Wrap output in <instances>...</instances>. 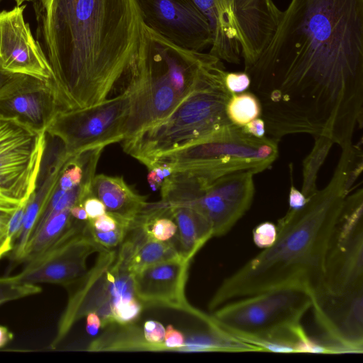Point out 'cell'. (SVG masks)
Wrapping results in <instances>:
<instances>
[{
    "mask_svg": "<svg viewBox=\"0 0 363 363\" xmlns=\"http://www.w3.org/2000/svg\"><path fill=\"white\" fill-rule=\"evenodd\" d=\"M244 131L252 136L262 138L266 133L265 124L263 119L257 118L242 127Z\"/></svg>",
    "mask_w": 363,
    "mask_h": 363,
    "instance_id": "8d00e7d4",
    "label": "cell"
},
{
    "mask_svg": "<svg viewBox=\"0 0 363 363\" xmlns=\"http://www.w3.org/2000/svg\"><path fill=\"white\" fill-rule=\"evenodd\" d=\"M123 84L130 96L124 140L167 118L185 99L169 69L162 36L145 24L140 47Z\"/></svg>",
    "mask_w": 363,
    "mask_h": 363,
    "instance_id": "52a82bcc",
    "label": "cell"
},
{
    "mask_svg": "<svg viewBox=\"0 0 363 363\" xmlns=\"http://www.w3.org/2000/svg\"><path fill=\"white\" fill-rule=\"evenodd\" d=\"M133 225L119 222L118 226L110 231H99L92 228L88 220V230L92 239L106 250L119 245L125 238Z\"/></svg>",
    "mask_w": 363,
    "mask_h": 363,
    "instance_id": "4316f807",
    "label": "cell"
},
{
    "mask_svg": "<svg viewBox=\"0 0 363 363\" xmlns=\"http://www.w3.org/2000/svg\"><path fill=\"white\" fill-rule=\"evenodd\" d=\"M143 304L137 298L118 303L112 311L113 324H131L139 317Z\"/></svg>",
    "mask_w": 363,
    "mask_h": 363,
    "instance_id": "83f0119b",
    "label": "cell"
},
{
    "mask_svg": "<svg viewBox=\"0 0 363 363\" xmlns=\"http://www.w3.org/2000/svg\"><path fill=\"white\" fill-rule=\"evenodd\" d=\"M12 74L7 72L0 67V86L11 77Z\"/></svg>",
    "mask_w": 363,
    "mask_h": 363,
    "instance_id": "60d3db41",
    "label": "cell"
},
{
    "mask_svg": "<svg viewBox=\"0 0 363 363\" xmlns=\"http://www.w3.org/2000/svg\"><path fill=\"white\" fill-rule=\"evenodd\" d=\"M164 335L165 329L160 322L151 320H147L144 323L143 335L147 342L165 347L164 344Z\"/></svg>",
    "mask_w": 363,
    "mask_h": 363,
    "instance_id": "f546056e",
    "label": "cell"
},
{
    "mask_svg": "<svg viewBox=\"0 0 363 363\" xmlns=\"http://www.w3.org/2000/svg\"><path fill=\"white\" fill-rule=\"evenodd\" d=\"M82 204L89 220L94 219L106 213L104 203L94 196L87 197Z\"/></svg>",
    "mask_w": 363,
    "mask_h": 363,
    "instance_id": "836d02e7",
    "label": "cell"
},
{
    "mask_svg": "<svg viewBox=\"0 0 363 363\" xmlns=\"http://www.w3.org/2000/svg\"><path fill=\"white\" fill-rule=\"evenodd\" d=\"M16 4V6H21L23 4V3L26 1V0H13Z\"/></svg>",
    "mask_w": 363,
    "mask_h": 363,
    "instance_id": "b9f144b4",
    "label": "cell"
},
{
    "mask_svg": "<svg viewBox=\"0 0 363 363\" xmlns=\"http://www.w3.org/2000/svg\"><path fill=\"white\" fill-rule=\"evenodd\" d=\"M311 152L303 162V186L301 192L308 198L318 189L316 180L318 171L323 164L333 142L324 136H315Z\"/></svg>",
    "mask_w": 363,
    "mask_h": 363,
    "instance_id": "cb8c5ba5",
    "label": "cell"
},
{
    "mask_svg": "<svg viewBox=\"0 0 363 363\" xmlns=\"http://www.w3.org/2000/svg\"><path fill=\"white\" fill-rule=\"evenodd\" d=\"M36 40L52 70L60 111L98 104L121 93L140 47L136 0H31Z\"/></svg>",
    "mask_w": 363,
    "mask_h": 363,
    "instance_id": "7a4b0ae2",
    "label": "cell"
},
{
    "mask_svg": "<svg viewBox=\"0 0 363 363\" xmlns=\"http://www.w3.org/2000/svg\"><path fill=\"white\" fill-rule=\"evenodd\" d=\"M363 287V190L347 195L333 229L322 285L340 293Z\"/></svg>",
    "mask_w": 363,
    "mask_h": 363,
    "instance_id": "7c38bea8",
    "label": "cell"
},
{
    "mask_svg": "<svg viewBox=\"0 0 363 363\" xmlns=\"http://www.w3.org/2000/svg\"><path fill=\"white\" fill-rule=\"evenodd\" d=\"M244 72L269 137L306 133L350 147L363 121V0H291Z\"/></svg>",
    "mask_w": 363,
    "mask_h": 363,
    "instance_id": "6da1fadb",
    "label": "cell"
},
{
    "mask_svg": "<svg viewBox=\"0 0 363 363\" xmlns=\"http://www.w3.org/2000/svg\"><path fill=\"white\" fill-rule=\"evenodd\" d=\"M106 250L91 237L88 220H79L48 250L24 263L16 276L26 283L68 286L86 273V259L91 254Z\"/></svg>",
    "mask_w": 363,
    "mask_h": 363,
    "instance_id": "4fadbf2b",
    "label": "cell"
},
{
    "mask_svg": "<svg viewBox=\"0 0 363 363\" xmlns=\"http://www.w3.org/2000/svg\"><path fill=\"white\" fill-rule=\"evenodd\" d=\"M278 154L277 140L252 136L242 127L231 124L191 145L162 155L152 168L167 164L173 172L189 171L211 184L238 172H261Z\"/></svg>",
    "mask_w": 363,
    "mask_h": 363,
    "instance_id": "8992f818",
    "label": "cell"
},
{
    "mask_svg": "<svg viewBox=\"0 0 363 363\" xmlns=\"http://www.w3.org/2000/svg\"><path fill=\"white\" fill-rule=\"evenodd\" d=\"M13 337V333L6 327L0 325V348L6 346Z\"/></svg>",
    "mask_w": 363,
    "mask_h": 363,
    "instance_id": "ab89813d",
    "label": "cell"
},
{
    "mask_svg": "<svg viewBox=\"0 0 363 363\" xmlns=\"http://www.w3.org/2000/svg\"><path fill=\"white\" fill-rule=\"evenodd\" d=\"M59 111L49 80L12 74L0 86V113L38 131L46 132Z\"/></svg>",
    "mask_w": 363,
    "mask_h": 363,
    "instance_id": "d6986e66",
    "label": "cell"
},
{
    "mask_svg": "<svg viewBox=\"0 0 363 363\" xmlns=\"http://www.w3.org/2000/svg\"><path fill=\"white\" fill-rule=\"evenodd\" d=\"M308 198L306 197L303 194L298 190L291 182L289 194V210L297 211L302 208L307 203Z\"/></svg>",
    "mask_w": 363,
    "mask_h": 363,
    "instance_id": "d590c367",
    "label": "cell"
},
{
    "mask_svg": "<svg viewBox=\"0 0 363 363\" xmlns=\"http://www.w3.org/2000/svg\"><path fill=\"white\" fill-rule=\"evenodd\" d=\"M225 84L228 90L232 94L241 93L250 88V79L245 72H226Z\"/></svg>",
    "mask_w": 363,
    "mask_h": 363,
    "instance_id": "4dcf8cb0",
    "label": "cell"
},
{
    "mask_svg": "<svg viewBox=\"0 0 363 363\" xmlns=\"http://www.w3.org/2000/svg\"><path fill=\"white\" fill-rule=\"evenodd\" d=\"M72 216L79 220H88L87 213L83 206V204H78L72 206L70 209Z\"/></svg>",
    "mask_w": 363,
    "mask_h": 363,
    "instance_id": "f35d334b",
    "label": "cell"
},
{
    "mask_svg": "<svg viewBox=\"0 0 363 363\" xmlns=\"http://www.w3.org/2000/svg\"><path fill=\"white\" fill-rule=\"evenodd\" d=\"M70 209L54 213L46 219L28 239L19 263H26L48 250L77 224L79 220L72 216Z\"/></svg>",
    "mask_w": 363,
    "mask_h": 363,
    "instance_id": "7402d4cb",
    "label": "cell"
},
{
    "mask_svg": "<svg viewBox=\"0 0 363 363\" xmlns=\"http://www.w3.org/2000/svg\"><path fill=\"white\" fill-rule=\"evenodd\" d=\"M72 284L69 298L50 347L55 349L73 325L90 312L96 313L101 327L113 324L112 311L119 302L137 298L131 273L116 257V252H99L93 267Z\"/></svg>",
    "mask_w": 363,
    "mask_h": 363,
    "instance_id": "9c48e42d",
    "label": "cell"
},
{
    "mask_svg": "<svg viewBox=\"0 0 363 363\" xmlns=\"http://www.w3.org/2000/svg\"><path fill=\"white\" fill-rule=\"evenodd\" d=\"M25 5L0 13V67L11 74H22L50 80L52 70L29 24Z\"/></svg>",
    "mask_w": 363,
    "mask_h": 363,
    "instance_id": "ac0fdd59",
    "label": "cell"
},
{
    "mask_svg": "<svg viewBox=\"0 0 363 363\" xmlns=\"http://www.w3.org/2000/svg\"><path fill=\"white\" fill-rule=\"evenodd\" d=\"M251 171L220 177L208 185L201 184L185 206L199 210L208 220L213 237L228 233L250 208L255 184Z\"/></svg>",
    "mask_w": 363,
    "mask_h": 363,
    "instance_id": "2e32d148",
    "label": "cell"
},
{
    "mask_svg": "<svg viewBox=\"0 0 363 363\" xmlns=\"http://www.w3.org/2000/svg\"><path fill=\"white\" fill-rule=\"evenodd\" d=\"M168 206L171 218L177 226V250L180 255L191 261L201 247L213 237L212 228L206 217L192 206Z\"/></svg>",
    "mask_w": 363,
    "mask_h": 363,
    "instance_id": "44dd1931",
    "label": "cell"
},
{
    "mask_svg": "<svg viewBox=\"0 0 363 363\" xmlns=\"http://www.w3.org/2000/svg\"><path fill=\"white\" fill-rule=\"evenodd\" d=\"M91 189L93 196L104 203L106 213L121 223L132 225L150 205L121 177L95 175Z\"/></svg>",
    "mask_w": 363,
    "mask_h": 363,
    "instance_id": "ffe728a7",
    "label": "cell"
},
{
    "mask_svg": "<svg viewBox=\"0 0 363 363\" xmlns=\"http://www.w3.org/2000/svg\"><path fill=\"white\" fill-rule=\"evenodd\" d=\"M41 291L39 285L23 282L16 274L0 277V306L8 301L38 294Z\"/></svg>",
    "mask_w": 363,
    "mask_h": 363,
    "instance_id": "484cf974",
    "label": "cell"
},
{
    "mask_svg": "<svg viewBox=\"0 0 363 363\" xmlns=\"http://www.w3.org/2000/svg\"><path fill=\"white\" fill-rule=\"evenodd\" d=\"M261 105L252 92L232 94L225 107L229 121L233 125L243 127L261 116Z\"/></svg>",
    "mask_w": 363,
    "mask_h": 363,
    "instance_id": "d4e9b609",
    "label": "cell"
},
{
    "mask_svg": "<svg viewBox=\"0 0 363 363\" xmlns=\"http://www.w3.org/2000/svg\"><path fill=\"white\" fill-rule=\"evenodd\" d=\"M129 111L130 96L125 90L89 107L59 111L46 133L60 140L71 155L94 147H105L125 138Z\"/></svg>",
    "mask_w": 363,
    "mask_h": 363,
    "instance_id": "30bf717a",
    "label": "cell"
},
{
    "mask_svg": "<svg viewBox=\"0 0 363 363\" xmlns=\"http://www.w3.org/2000/svg\"><path fill=\"white\" fill-rule=\"evenodd\" d=\"M277 236V225L269 221L259 223L252 230L253 242L262 250L271 247L274 243Z\"/></svg>",
    "mask_w": 363,
    "mask_h": 363,
    "instance_id": "f1b7e54d",
    "label": "cell"
},
{
    "mask_svg": "<svg viewBox=\"0 0 363 363\" xmlns=\"http://www.w3.org/2000/svg\"><path fill=\"white\" fill-rule=\"evenodd\" d=\"M315 320L334 353L363 352V287L310 294Z\"/></svg>",
    "mask_w": 363,
    "mask_h": 363,
    "instance_id": "5bb4252c",
    "label": "cell"
},
{
    "mask_svg": "<svg viewBox=\"0 0 363 363\" xmlns=\"http://www.w3.org/2000/svg\"><path fill=\"white\" fill-rule=\"evenodd\" d=\"M143 23L172 43L203 51L211 44L208 20L193 0H136Z\"/></svg>",
    "mask_w": 363,
    "mask_h": 363,
    "instance_id": "9a60e30c",
    "label": "cell"
},
{
    "mask_svg": "<svg viewBox=\"0 0 363 363\" xmlns=\"http://www.w3.org/2000/svg\"><path fill=\"white\" fill-rule=\"evenodd\" d=\"M355 181L349 161L340 157L328 185L309 196L302 208L288 210L276 225L274 243L225 279L208 308L280 287H301L309 294L319 289L329 240Z\"/></svg>",
    "mask_w": 363,
    "mask_h": 363,
    "instance_id": "3957f363",
    "label": "cell"
},
{
    "mask_svg": "<svg viewBox=\"0 0 363 363\" xmlns=\"http://www.w3.org/2000/svg\"><path fill=\"white\" fill-rule=\"evenodd\" d=\"M208 20L209 53L244 69L260 55L281 19L274 0H193Z\"/></svg>",
    "mask_w": 363,
    "mask_h": 363,
    "instance_id": "5b68a950",
    "label": "cell"
},
{
    "mask_svg": "<svg viewBox=\"0 0 363 363\" xmlns=\"http://www.w3.org/2000/svg\"><path fill=\"white\" fill-rule=\"evenodd\" d=\"M184 336L180 331L175 329L172 325H167L164 339L167 350H179L184 346Z\"/></svg>",
    "mask_w": 363,
    "mask_h": 363,
    "instance_id": "d6a6232c",
    "label": "cell"
},
{
    "mask_svg": "<svg viewBox=\"0 0 363 363\" xmlns=\"http://www.w3.org/2000/svg\"><path fill=\"white\" fill-rule=\"evenodd\" d=\"M89 223L94 229L103 232L113 230L119 225L117 219L108 213L94 219L89 220Z\"/></svg>",
    "mask_w": 363,
    "mask_h": 363,
    "instance_id": "e575fe53",
    "label": "cell"
},
{
    "mask_svg": "<svg viewBox=\"0 0 363 363\" xmlns=\"http://www.w3.org/2000/svg\"><path fill=\"white\" fill-rule=\"evenodd\" d=\"M46 137V132L0 113V199L24 202L34 192Z\"/></svg>",
    "mask_w": 363,
    "mask_h": 363,
    "instance_id": "8fae6325",
    "label": "cell"
},
{
    "mask_svg": "<svg viewBox=\"0 0 363 363\" xmlns=\"http://www.w3.org/2000/svg\"><path fill=\"white\" fill-rule=\"evenodd\" d=\"M190 260L179 254L132 274L135 296L143 305L171 308L195 318L207 314L191 306L185 296Z\"/></svg>",
    "mask_w": 363,
    "mask_h": 363,
    "instance_id": "e0dca14e",
    "label": "cell"
},
{
    "mask_svg": "<svg viewBox=\"0 0 363 363\" xmlns=\"http://www.w3.org/2000/svg\"><path fill=\"white\" fill-rule=\"evenodd\" d=\"M223 68L205 80L167 118L122 141L123 150L151 169L162 155L186 147L233 123L225 107L232 95Z\"/></svg>",
    "mask_w": 363,
    "mask_h": 363,
    "instance_id": "277c9868",
    "label": "cell"
},
{
    "mask_svg": "<svg viewBox=\"0 0 363 363\" xmlns=\"http://www.w3.org/2000/svg\"><path fill=\"white\" fill-rule=\"evenodd\" d=\"M101 326V320L96 313L90 312L86 315V330L90 335H96Z\"/></svg>",
    "mask_w": 363,
    "mask_h": 363,
    "instance_id": "74e56055",
    "label": "cell"
},
{
    "mask_svg": "<svg viewBox=\"0 0 363 363\" xmlns=\"http://www.w3.org/2000/svg\"><path fill=\"white\" fill-rule=\"evenodd\" d=\"M118 324V323H117ZM94 341L89 350H166L164 346L147 342L140 328L131 324L121 325Z\"/></svg>",
    "mask_w": 363,
    "mask_h": 363,
    "instance_id": "603a6c76",
    "label": "cell"
},
{
    "mask_svg": "<svg viewBox=\"0 0 363 363\" xmlns=\"http://www.w3.org/2000/svg\"><path fill=\"white\" fill-rule=\"evenodd\" d=\"M28 199L24 201L16 210L9 222V235L13 245V247L22 230L24 213Z\"/></svg>",
    "mask_w": 363,
    "mask_h": 363,
    "instance_id": "1f68e13d",
    "label": "cell"
},
{
    "mask_svg": "<svg viewBox=\"0 0 363 363\" xmlns=\"http://www.w3.org/2000/svg\"><path fill=\"white\" fill-rule=\"evenodd\" d=\"M311 307L307 290L285 286L228 301L217 308L212 317L227 331L254 346L302 326L301 319Z\"/></svg>",
    "mask_w": 363,
    "mask_h": 363,
    "instance_id": "ba28073f",
    "label": "cell"
},
{
    "mask_svg": "<svg viewBox=\"0 0 363 363\" xmlns=\"http://www.w3.org/2000/svg\"><path fill=\"white\" fill-rule=\"evenodd\" d=\"M1 1H2V0H0V4H1Z\"/></svg>",
    "mask_w": 363,
    "mask_h": 363,
    "instance_id": "7bdbcfd3",
    "label": "cell"
}]
</instances>
